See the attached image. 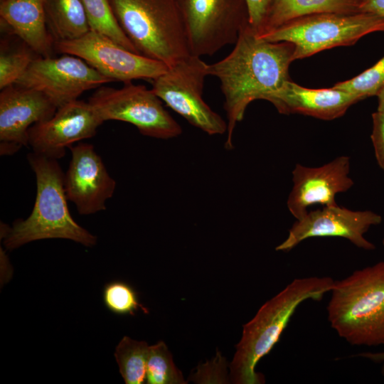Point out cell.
Instances as JSON below:
<instances>
[{
	"instance_id": "obj_24",
	"label": "cell",
	"mask_w": 384,
	"mask_h": 384,
	"mask_svg": "<svg viewBox=\"0 0 384 384\" xmlns=\"http://www.w3.org/2000/svg\"><path fill=\"white\" fill-rule=\"evenodd\" d=\"M38 56L25 43L13 49L1 44L0 89L15 84Z\"/></svg>"
},
{
	"instance_id": "obj_16",
	"label": "cell",
	"mask_w": 384,
	"mask_h": 384,
	"mask_svg": "<svg viewBox=\"0 0 384 384\" xmlns=\"http://www.w3.org/2000/svg\"><path fill=\"white\" fill-rule=\"evenodd\" d=\"M56 106L42 92L9 85L0 93V154L11 155L28 146V130L51 118Z\"/></svg>"
},
{
	"instance_id": "obj_15",
	"label": "cell",
	"mask_w": 384,
	"mask_h": 384,
	"mask_svg": "<svg viewBox=\"0 0 384 384\" xmlns=\"http://www.w3.org/2000/svg\"><path fill=\"white\" fill-rule=\"evenodd\" d=\"M350 168V158L347 156H338L318 167L297 164L292 171L293 186L287 201L294 218L300 219L314 205H338L336 196L353 186Z\"/></svg>"
},
{
	"instance_id": "obj_7",
	"label": "cell",
	"mask_w": 384,
	"mask_h": 384,
	"mask_svg": "<svg viewBox=\"0 0 384 384\" xmlns=\"http://www.w3.org/2000/svg\"><path fill=\"white\" fill-rule=\"evenodd\" d=\"M208 64L191 55L151 80V90L190 124L209 135L227 132L228 124L203 98Z\"/></svg>"
},
{
	"instance_id": "obj_2",
	"label": "cell",
	"mask_w": 384,
	"mask_h": 384,
	"mask_svg": "<svg viewBox=\"0 0 384 384\" xmlns=\"http://www.w3.org/2000/svg\"><path fill=\"white\" fill-rule=\"evenodd\" d=\"M334 280L329 277L294 279L266 302L242 327L241 339L230 365V378L235 384H262L265 377L256 366L279 341L296 309L311 299L319 302L331 292Z\"/></svg>"
},
{
	"instance_id": "obj_5",
	"label": "cell",
	"mask_w": 384,
	"mask_h": 384,
	"mask_svg": "<svg viewBox=\"0 0 384 384\" xmlns=\"http://www.w3.org/2000/svg\"><path fill=\"white\" fill-rule=\"evenodd\" d=\"M137 51L170 67L191 55L176 0H109Z\"/></svg>"
},
{
	"instance_id": "obj_28",
	"label": "cell",
	"mask_w": 384,
	"mask_h": 384,
	"mask_svg": "<svg viewBox=\"0 0 384 384\" xmlns=\"http://www.w3.org/2000/svg\"><path fill=\"white\" fill-rule=\"evenodd\" d=\"M373 129L370 135L375 159L384 171V114L375 111L372 114Z\"/></svg>"
},
{
	"instance_id": "obj_21",
	"label": "cell",
	"mask_w": 384,
	"mask_h": 384,
	"mask_svg": "<svg viewBox=\"0 0 384 384\" xmlns=\"http://www.w3.org/2000/svg\"><path fill=\"white\" fill-rule=\"evenodd\" d=\"M149 346L144 341L124 336L116 346L114 357L126 384L146 383Z\"/></svg>"
},
{
	"instance_id": "obj_6",
	"label": "cell",
	"mask_w": 384,
	"mask_h": 384,
	"mask_svg": "<svg viewBox=\"0 0 384 384\" xmlns=\"http://www.w3.org/2000/svg\"><path fill=\"white\" fill-rule=\"evenodd\" d=\"M384 31V18L367 13H319L303 16L259 36L294 45V60L337 46H351L364 36Z\"/></svg>"
},
{
	"instance_id": "obj_11",
	"label": "cell",
	"mask_w": 384,
	"mask_h": 384,
	"mask_svg": "<svg viewBox=\"0 0 384 384\" xmlns=\"http://www.w3.org/2000/svg\"><path fill=\"white\" fill-rule=\"evenodd\" d=\"M114 82L71 55L58 58L38 56L15 83L38 90L59 108L85 91Z\"/></svg>"
},
{
	"instance_id": "obj_14",
	"label": "cell",
	"mask_w": 384,
	"mask_h": 384,
	"mask_svg": "<svg viewBox=\"0 0 384 384\" xmlns=\"http://www.w3.org/2000/svg\"><path fill=\"white\" fill-rule=\"evenodd\" d=\"M71 159L64 174V190L80 215L106 210L116 181L109 174L101 157L91 144L81 142L68 147Z\"/></svg>"
},
{
	"instance_id": "obj_9",
	"label": "cell",
	"mask_w": 384,
	"mask_h": 384,
	"mask_svg": "<svg viewBox=\"0 0 384 384\" xmlns=\"http://www.w3.org/2000/svg\"><path fill=\"white\" fill-rule=\"evenodd\" d=\"M191 55H213L235 44L249 25L245 0H176Z\"/></svg>"
},
{
	"instance_id": "obj_27",
	"label": "cell",
	"mask_w": 384,
	"mask_h": 384,
	"mask_svg": "<svg viewBox=\"0 0 384 384\" xmlns=\"http://www.w3.org/2000/svg\"><path fill=\"white\" fill-rule=\"evenodd\" d=\"M248 12L249 25L259 36L264 28L274 0H245Z\"/></svg>"
},
{
	"instance_id": "obj_20",
	"label": "cell",
	"mask_w": 384,
	"mask_h": 384,
	"mask_svg": "<svg viewBox=\"0 0 384 384\" xmlns=\"http://www.w3.org/2000/svg\"><path fill=\"white\" fill-rule=\"evenodd\" d=\"M45 12L54 43L78 38L90 30L82 0H46Z\"/></svg>"
},
{
	"instance_id": "obj_25",
	"label": "cell",
	"mask_w": 384,
	"mask_h": 384,
	"mask_svg": "<svg viewBox=\"0 0 384 384\" xmlns=\"http://www.w3.org/2000/svg\"><path fill=\"white\" fill-rule=\"evenodd\" d=\"M102 299L107 309L117 315L133 316L139 309L145 314L149 312L139 303L137 293L133 287L122 281L116 280L106 284Z\"/></svg>"
},
{
	"instance_id": "obj_12",
	"label": "cell",
	"mask_w": 384,
	"mask_h": 384,
	"mask_svg": "<svg viewBox=\"0 0 384 384\" xmlns=\"http://www.w3.org/2000/svg\"><path fill=\"white\" fill-rule=\"evenodd\" d=\"M382 216L372 210H353L336 206H323L308 211L296 220L287 238L277 247V251L289 252L302 241L320 237H338L348 240L356 247L374 250L375 245L365 235L374 225L382 223Z\"/></svg>"
},
{
	"instance_id": "obj_17",
	"label": "cell",
	"mask_w": 384,
	"mask_h": 384,
	"mask_svg": "<svg viewBox=\"0 0 384 384\" xmlns=\"http://www.w3.org/2000/svg\"><path fill=\"white\" fill-rule=\"evenodd\" d=\"M265 100L281 114H300L324 120L343 116L351 105L361 101L356 95L334 87L311 89L290 80Z\"/></svg>"
},
{
	"instance_id": "obj_31",
	"label": "cell",
	"mask_w": 384,
	"mask_h": 384,
	"mask_svg": "<svg viewBox=\"0 0 384 384\" xmlns=\"http://www.w3.org/2000/svg\"><path fill=\"white\" fill-rule=\"evenodd\" d=\"M376 96L378 97L377 111L384 114V85L379 90Z\"/></svg>"
},
{
	"instance_id": "obj_29",
	"label": "cell",
	"mask_w": 384,
	"mask_h": 384,
	"mask_svg": "<svg viewBox=\"0 0 384 384\" xmlns=\"http://www.w3.org/2000/svg\"><path fill=\"white\" fill-rule=\"evenodd\" d=\"M358 11L384 18V0H356Z\"/></svg>"
},
{
	"instance_id": "obj_4",
	"label": "cell",
	"mask_w": 384,
	"mask_h": 384,
	"mask_svg": "<svg viewBox=\"0 0 384 384\" xmlns=\"http://www.w3.org/2000/svg\"><path fill=\"white\" fill-rule=\"evenodd\" d=\"M328 302L331 327L353 346H384V261L334 280Z\"/></svg>"
},
{
	"instance_id": "obj_8",
	"label": "cell",
	"mask_w": 384,
	"mask_h": 384,
	"mask_svg": "<svg viewBox=\"0 0 384 384\" xmlns=\"http://www.w3.org/2000/svg\"><path fill=\"white\" fill-rule=\"evenodd\" d=\"M88 102L103 122L132 124L144 136L169 139L182 133L181 127L165 110L160 98L142 85L130 82L119 89L100 86Z\"/></svg>"
},
{
	"instance_id": "obj_22",
	"label": "cell",
	"mask_w": 384,
	"mask_h": 384,
	"mask_svg": "<svg viewBox=\"0 0 384 384\" xmlns=\"http://www.w3.org/2000/svg\"><path fill=\"white\" fill-rule=\"evenodd\" d=\"M90 29L102 33L124 48L140 54L120 28L109 0H82Z\"/></svg>"
},
{
	"instance_id": "obj_32",
	"label": "cell",
	"mask_w": 384,
	"mask_h": 384,
	"mask_svg": "<svg viewBox=\"0 0 384 384\" xmlns=\"http://www.w3.org/2000/svg\"><path fill=\"white\" fill-rule=\"evenodd\" d=\"M382 244H383V245L384 246V238H383V240H382Z\"/></svg>"
},
{
	"instance_id": "obj_23",
	"label": "cell",
	"mask_w": 384,
	"mask_h": 384,
	"mask_svg": "<svg viewBox=\"0 0 384 384\" xmlns=\"http://www.w3.org/2000/svg\"><path fill=\"white\" fill-rule=\"evenodd\" d=\"M148 384H185L181 372L176 367L172 355L164 341L149 346L146 362Z\"/></svg>"
},
{
	"instance_id": "obj_19",
	"label": "cell",
	"mask_w": 384,
	"mask_h": 384,
	"mask_svg": "<svg viewBox=\"0 0 384 384\" xmlns=\"http://www.w3.org/2000/svg\"><path fill=\"white\" fill-rule=\"evenodd\" d=\"M327 12L360 13L356 0H274L259 36L292 20Z\"/></svg>"
},
{
	"instance_id": "obj_30",
	"label": "cell",
	"mask_w": 384,
	"mask_h": 384,
	"mask_svg": "<svg viewBox=\"0 0 384 384\" xmlns=\"http://www.w3.org/2000/svg\"><path fill=\"white\" fill-rule=\"evenodd\" d=\"M355 356L368 358L377 363H382L381 372L384 375V351L378 353L363 352Z\"/></svg>"
},
{
	"instance_id": "obj_3",
	"label": "cell",
	"mask_w": 384,
	"mask_h": 384,
	"mask_svg": "<svg viewBox=\"0 0 384 384\" xmlns=\"http://www.w3.org/2000/svg\"><path fill=\"white\" fill-rule=\"evenodd\" d=\"M27 159L36 179L35 203L26 219L16 220L11 228L1 223L6 248L11 250L29 242L50 238L95 245L97 238L78 224L69 212L64 174L57 159L33 151Z\"/></svg>"
},
{
	"instance_id": "obj_26",
	"label": "cell",
	"mask_w": 384,
	"mask_h": 384,
	"mask_svg": "<svg viewBox=\"0 0 384 384\" xmlns=\"http://www.w3.org/2000/svg\"><path fill=\"white\" fill-rule=\"evenodd\" d=\"M384 85V56L373 66L359 75L345 81L337 82L334 87L351 93L361 100L376 96Z\"/></svg>"
},
{
	"instance_id": "obj_10",
	"label": "cell",
	"mask_w": 384,
	"mask_h": 384,
	"mask_svg": "<svg viewBox=\"0 0 384 384\" xmlns=\"http://www.w3.org/2000/svg\"><path fill=\"white\" fill-rule=\"evenodd\" d=\"M54 49L79 57L104 76L124 83L137 79L152 80L168 69L164 63L130 51L92 30L78 38L54 43Z\"/></svg>"
},
{
	"instance_id": "obj_1",
	"label": "cell",
	"mask_w": 384,
	"mask_h": 384,
	"mask_svg": "<svg viewBox=\"0 0 384 384\" xmlns=\"http://www.w3.org/2000/svg\"><path fill=\"white\" fill-rule=\"evenodd\" d=\"M232 51L224 58L208 64V75L218 79L228 119L225 147H233V134L247 106L265 100L289 80V68L294 47L288 42H271L259 37L250 28L240 32Z\"/></svg>"
},
{
	"instance_id": "obj_13",
	"label": "cell",
	"mask_w": 384,
	"mask_h": 384,
	"mask_svg": "<svg viewBox=\"0 0 384 384\" xmlns=\"http://www.w3.org/2000/svg\"><path fill=\"white\" fill-rule=\"evenodd\" d=\"M103 122L88 102L76 100L58 108L49 119L31 127L28 146L36 154L58 160L73 143L94 137Z\"/></svg>"
},
{
	"instance_id": "obj_18",
	"label": "cell",
	"mask_w": 384,
	"mask_h": 384,
	"mask_svg": "<svg viewBox=\"0 0 384 384\" xmlns=\"http://www.w3.org/2000/svg\"><path fill=\"white\" fill-rule=\"evenodd\" d=\"M46 0H0L1 27L18 36L38 55L52 57L54 41L48 30Z\"/></svg>"
}]
</instances>
